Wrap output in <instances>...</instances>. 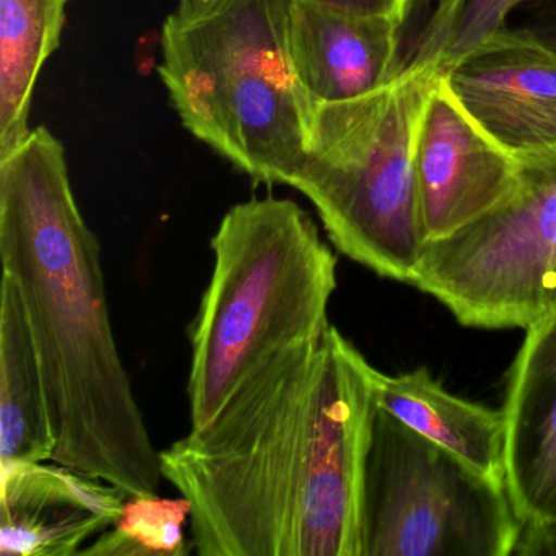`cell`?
Returning a JSON list of instances; mask_svg holds the SVG:
<instances>
[{
	"instance_id": "1",
	"label": "cell",
	"mask_w": 556,
	"mask_h": 556,
	"mask_svg": "<svg viewBox=\"0 0 556 556\" xmlns=\"http://www.w3.org/2000/svg\"><path fill=\"white\" fill-rule=\"evenodd\" d=\"M376 367L330 325L161 452L200 556H364Z\"/></svg>"
},
{
	"instance_id": "2",
	"label": "cell",
	"mask_w": 556,
	"mask_h": 556,
	"mask_svg": "<svg viewBox=\"0 0 556 556\" xmlns=\"http://www.w3.org/2000/svg\"><path fill=\"white\" fill-rule=\"evenodd\" d=\"M0 260L37 348L51 462L128 497L157 494L161 452L113 333L102 249L77 204L66 149L45 126L0 155Z\"/></svg>"
},
{
	"instance_id": "3",
	"label": "cell",
	"mask_w": 556,
	"mask_h": 556,
	"mask_svg": "<svg viewBox=\"0 0 556 556\" xmlns=\"http://www.w3.org/2000/svg\"><path fill=\"white\" fill-rule=\"evenodd\" d=\"M211 250L213 273L190 328V431L210 426L269 361L320 340L338 286L333 249L286 198L230 207Z\"/></svg>"
},
{
	"instance_id": "4",
	"label": "cell",
	"mask_w": 556,
	"mask_h": 556,
	"mask_svg": "<svg viewBox=\"0 0 556 556\" xmlns=\"http://www.w3.org/2000/svg\"><path fill=\"white\" fill-rule=\"evenodd\" d=\"M292 0H180L162 83L185 128L255 184L288 185L315 112L289 47Z\"/></svg>"
},
{
	"instance_id": "5",
	"label": "cell",
	"mask_w": 556,
	"mask_h": 556,
	"mask_svg": "<svg viewBox=\"0 0 556 556\" xmlns=\"http://www.w3.org/2000/svg\"><path fill=\"white\" fill-rule=\"evenodd\" d=\"M439 76L406 71L366 96L315 106L304 157L288 184L311 201L341 255L406 285L428 245L415 149Z\"/></svg>"
},
{
	"instance_id": "6",
	"label": "cell",
	"mask_w": 556,
	"mask_h": 556,
	"mask_svg": "<svg viewBox=\"0 0 556 556\" xmlns=\"http://www.w3.org/2000/svg\"><path fill=\"white\" fill-rule=\"evenodd\" d=\"M364 556H513L506 488L377 405L364 475Z\"/></svg>"
},
{
	"instance_id": "7",
	"label": "cell",
	"mask_w": 556,
	"mask_h": 556,
	"mask_svg": "<svg viewBox=\"0 0 556 556\" xmlns=\"http://www.w3.org/2000/svg\"><path fill=\"white\" fill-rule=\"evenodd\" d=\"M513 198L455 236L428 243L408 285L480 330H526L546 314L556 273V148L520 155Z\"/></svg>"
},
{
	"instance_id": "8",
	"label": "cell",
	"mask_w": 556,
	"mask_h": 556,
	"mask_svg": "<svg viewBox=\"0 0 556 556\" xmlns=\"http://www.w3.org/2000/svg\"><path fill=\"white\" fill-rule=\"evenodd\" d=\"M415 174L426 243L483 219L517 188L516 157L467 115L441 76L419 122Z\"/></svg>"
},
{
	"instance_id": "9",
	"label": "cell",
	"mask_w": 556,
	"mask_h": 556,
	"mask_svg": "<svg viewBox=\"0 0 556 556\" xmlns=\"http://www.w3.org/2000/svg\"><path fill=\"white\" fill-rule=\"evenodd\" d=\"M503 415L506 490L522 522L516 555H533L556 529V312L526 328Z\"/></svg>"
},
{
	"instance_id": "10",
	"label": "cell",
	"mask_w": 556,
	"mask_h": 556,
	"mask_svg": "<svg viewBox=\"0 0 556 556\" xmlns=\"http://www.w3.org/2000/svg\"><path fill=\"white\" fill-rule=\"evenodd\" d=\"M458 105L514 157L556 148V50L501 31L441 73Z\"/></svg>"
},
{
	"instance_id": "11",
	"label": "cell",
	"mask_w": 556,
	"mask_h": 556,
	"mask_svg": "<svg viewBox=\"0 0 556 556\" xmlns=\"http://www.w3.org/2000/svg\"><path fill=\"white\" fill-rule=\"evenodd\" d=\"M2 468V556H76L84 543L115 526L125 507L122 490L56 464Z\"/></svg>"
},
{
	"instance_id": "12",
	"label": "cell",
	"mask_w": 556,
	"mask_h": 556,
	"mask_svg": "<svg viewBox=\"0 0 556 556\" xmlns=\"http://www.w3.org/2000/svg\"><path fill=\"white\" fill-rule=\"evenodd\" d=\"M399 18L292 0L289 47L315 105L346 102L395 79Z\"/></svg>"
},
{
	"instance_id": "13",
	"label": "cell",
	"mask_w": 556,
	"mask_h": 556,
	"mask_svg": "<svg viewBox=\"0 0 556 556\" xmlns=\"http://www.w3.org/2000/svg\"><path fill=\"white\" fill-rule=\"evenodd\" d=\"M504 30L556 50V0H406L395 77L421 67L444 73Z\"/></svg>"
},
{
	"instance_id": "14",
	"label": "cell",
	"mask_w": 556,
	"mask_h": 556,
	"mask_svg": "<svg viewBox=\"0 0 556 556\" xmlns=\"http://www.w3.org/2000/svg\"><path fill=\"white\" fill-rule=\"evenodd\" d=\"M374 387L380 408L460 458L481 477L506 488L503 409L455 396L428 367L400 376L376 369Z\"/></svg>"
},
{
	"instance_id": "15",
	"label": "cell",
	"mask_w": 556,
	"mask_h": 556,
	"mask_svg": "<svg viewBox=\"0 0 556 556\" xmlns=\"http://www.w3.org/2000/svg\"><path fill=\"white\" fill-rule=\"evenodd\" d=\"M47 389L14 281L0 286V467L53 460Z\"/></svg>"
},
{
	"instance_id": "16",
	"label": "cell",
	"mask_w": 556,
	"mask_h": 556,
	"mask_svg": "<svg viewBox=\"0 0 556 556\" xmlns=\"http://www.w3.org/2000/svg\"><path fill=\"white\" fill-rule=\"evenodd\" d=\"M67 0H0V155L30 135L31 99L58 50Z\"/></svg>"
},
{
	"instance_id": "17",
	"label": "cell",
	"mask_w": 556,
	"mask_h": 556,
	"mask_svg": "<svg viewBox=\"0 0 556 556\" xmlns=\"http://www.w3.org/2000/svg\"><path fill=\"white\" fill-rule=\"evenodd\" d=\"M191 504L159 494L129 496L115 526L100 533L92 545L80 549L86 556H181L193 552L185 535Z\"/></svg>"
},
{
	"instance_id": "18",
	"label": "cell",
	"mask_w": 556,
	"mask_h": 556,
	"mask_svg": "<svg viewBox=\"0 0 556 556\" xmlns=\"http://www.w3.org/2000/svg\"><path fill=\"white\" fill-rule=\"evenodd\" d=\"M321 4L337 5L350 11L366 12V14L392 15L402 24L405 14V0H315Z\"/></svg>"
},
{
	"instance_id": "19",
	"label": "cell",
	"mask_w": 556,
	"mask_h": 556,
	"mask_svg": "<svg viewBox=\"0 0 556 556\" xmlns=\"http://www.w3.org/2000/svg\"><path fill=\"white\" fill-rule=\"evenodd\" d=\"M533 555H556V529L552 530L536 546Z\"/></svg>"
},
{
	"instance_id": "20",
	"label": "cell",
	"mask_w": 556,
	"mask_h": 556,
	"mask_svg": "<svg viewBox=\"0 0 556 556\" xmlns=\"http://www.w3.org/2000/svg\"><path fill=\"white\" fill-rule=\"evenodd\" d=\"M556 312V273L549 281L548 291H546V312Z\"/></svg>"
},
{
	"instance_id": "21",
	"label": "cell",
	"mask_w": 556,
	"mask_h": 556,
	"mask_svg": "<svg viewBox=\"0 0 556 556\" xmlns=\"http://www.w3.org/2000/svg\"><path fill=\"white\" fill-rule=\"evenodd\" d=\"M405 2H406V0H405ZM405 8H406V4H405Z\"/></svg>"
}]
</instances>
